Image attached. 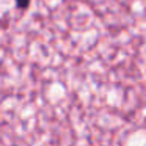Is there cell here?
<instances>
[{"instance_id":"cell-1","label":"cell","mask_w":146,"mask_h":146,"mask_svg":"<svg viewBox=\"0 0 146 146\" xmlns=\"http://www.w3.org/2000/svg\"><path fill=\"white\" fill-rule=\"evenodd\" d=\"M32 5V0H16V8L19 11H27Z\"/></svg>"}]
</instances>
